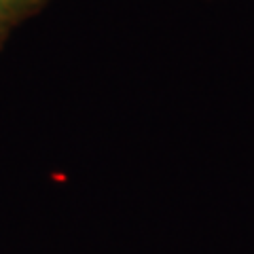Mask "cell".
<instances>
[{"label":"cell","mask_w":254,"mask_h":254,"mask_svg":"<svg viewBox=\"0 0 254 254\" xmlns=\"http://www.w3.org/2000/svg\"><path fill=\"white\" fill-rule=\"evenodd\" d=\"M47 2H49V0H4L6 9H9L15 23H21L23 19L36 15Z\"/></svg>","instance_id":"6da1fadb"},{"label":"cell","mask_w":254,"mask_h":254,"mask_svg":"<svg viewBox=\"0 0 254 254\" xmlns=\"http://www.w3.org/2000/svg\"><path fill=\"white\" fill-rule=\"evenodd\" d=\"M15 26L4 17V15H0V47H2V43H4V38H6V34L13 30Z\"/></svg>","instance_id":"7a4b0ae2"},{"label":"cell","mask_w":254,"mask_h":254,"mask_svg":"<svg viewBox=\"0 0 254 254\" xmlns=\"http://www.w3.org/2000/svg\"><path fill=\"white\" fill-rule=\"evenodd\" d=\"M0 15H4L6 19H9L13 26H17V23H15V19L11 17V13H9V9H6V4H4V0H0Z\"/></svg>","instance_id":"3957f363"}]
</instances>
